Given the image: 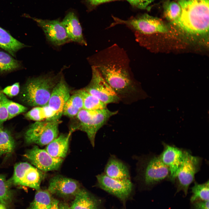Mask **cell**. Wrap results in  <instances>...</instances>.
<instances>
[{"label":"cell","instance_id":"1","mask_svg":"<svg viewBox=\"0 0 209 209\" xmlns=\"http://www.w3.org/2000/svg\"><path fill=\"white\" fill-rule=\"evenodd\" d=\"M92 66L118 94L126 93L135 82L126 51L116 44L98 52L92 58Z\"/></svg>","mask_w":209,"mask_h":209},{"label":"cell","instance_id":"2","mask_svg":"<svg viewBox=\"0 0 209 209\" xmlns=\"http://www.w3.org/2000/svg\"><path fill=\"white\" fill-rule=\"evenodd\" d=\"M181 8L179 18L171 23L184 32L203 35L209 30V0H178Z\"/></svg>","mask_w":209,"mask_h":209},{"label":"cell","instance_id":"3","mask_svg":"<svg viewBox=\"0 0 209 209\" xmlns=\"http://www.w3.org/2000/svg\"><path fill=\"white\" fill-rule=\"evenodd\" d=\"M136 161V174L134 180L146 187H152L163 181H170V174L168 168L160 159L158 155L150 153L133 156Z\"/></svg>","mask_w":209,"mask_h":209},{"label":"cell","instance_id":"4","mask_svg":"<svg viewBox=\"0 0 209 209\" xmlns=\"http://www.w3.org/2000/svg\"><path fill=\"white\" fill-rule=\"evenodd\" d=\"M57 82L55 76L49 75L30 78L23 88L21 100L31 106L45 105Z\"/></svg>","mask_w":209,"mask_h":209},{"label":"cell","instance_id":"5","mask_svg":"<svg viewBox=\"0 0 209 209\" xmlns=\"http://www.w3.org/2000/svg\"><path fill=\"white\" fill-rule=\"evenodd\" d=\"M117 111H111L107 108L97 110H81L76 116L78 125L72 128L85 132L92 147L95 145V138L98 130L105 125L110 118L116 114Z\"/></svg>","mask_w":209,"mask_h":209},{"label":"cell","instance_id":"6","mask_svg":"<svg viewBox=\"0 0 209 209\" xmlns=\"http://www.w3.org/2000/svg\"><path fill=\"white\" fill-rule=\"evenodd\" d=\"M112 17L114 21L108 28L117 25H123L131 30L135 36L149 35L158 33H165L168 31L167 27L161 19L147 14L132 16L126 20L113 16Z\"/></svg>","mask_w":209,"mask_h":209},{"label":"cell","instance_id":"7","mask_svg":"<svg viewBox=\"0 0 209 209\" xmlns=\"http://www.w3.org/2000/svg\"><path fill=\"white\" fill-rule=\"evenodd\" d=\"M59 120L35 122L26 131L24 139L28 144L47 145L58 136Z\"/></svg>","mask_w":209,"mask_h":209},{"label":"cell","instance_id":"8","mask_svg":"<svg viewBox=\"0 0 209 209\" xmlns=\"http://www.w3.org/2000/svg\"><path fill=\"white\" fill-rule=\"evenodd\" d=\"M43 172L28 162L19 163L15 165L13 175L8 181L11 185L25 186L37 190L45 176Z\"/></svg>","mask_w":209,"mask_h":209},{"label":"cell","instance_id":"9","mask_svg":"<svg viewBox=\"0 0 209 209\" xmlns=\"http://www.w3.org/2000/svg\"><path fill=\"white\" fill-rule=\"evenodd\" d=\"M202 158L193 156L186 150L183 163L177 172L173 183H176L177 191H182L186 195L190 185L194 181L195 175L200 170Z\"/></svg>","mask_w":209,"mask_h":209},{"label":"cell","instance_id":"10","mask_svg":"<svg viewBox=\"0 0 209 209\" xmlns=\"http://www.w3.org/2000/svg\"><path fill=\"white\" fill-rule=\"evenodd\" d=\"M96 177L97 186L122 201L127 200L132 193L134 185L131 179H116L108 176L103 172Z\"/></svg>","mask_w":209,"mask_h":209},{"label":"cell","instance_id":"11","mask_svg":"<svg viewBox=\"0 0 209 209\" xmlns=\"http://www.w3.org/2000/svg\"><path fill=\"white\" fill-rule=\"evenodd\" d=\"M91 68V80L84 89L106 105L119 102L120 99L113 89L95 67L92 66Z\"/></svg>","mask_w":209,"mask_h":209},{"label":"cell","instance_id":"12","mask_svg":"<svg viewBox=\"0 0 209 209\" xmlns=\"http://www.w3.org/2000/svg\"><path fill=\"white\" fill-rule=\"evenodd\" d=\"M24 156L36 168L43 172L58 170L63 161L62 158L53 157L45 149H40L36 145L26 151Z\"/></svg>","mask_w":209,"mask_h":209},{"label":"cell","instance_id":"13","mask_svg":"<svg viewBox=\"0 0 209 209\" xmlns=\"http://www.w3.org/2000/svg\"><path fill=\"white\" fill-rule=\"evenodd\" d=\"M26 16L36 22L43 30L47 40L53 45L60 46L70 42L61 21L58 19H43Z\"/></svg>","mask_w":209,"mask_h":209},{"label":"cell","instance_id":"14","mask_svg":"<svg viewBox=\"0 0 209 209\" xmlns=\"http://www.w3.org/2000/svg\"><path fill=\"white\" fill-rule=\"evenodd\" d=\"M162 144L163 149L158 157L168 169L170 174V181L173 183L176 175L184 161L186 150L164 142Z\"/></svg>","mask_w":209,"mask_h":209},{"label":"cell","instance_id":"15","mask_svg":"<svg viewBox=\"0 0 209 209\" xmlns=\"http://www.w3.org/2000/svg\"><path fill=\"white\" fill-rule=\"evenodd\" d=\"M82 188L80 184L77 181L61 175H57L50 179L47 190L51 195L67 198L74 197Z\"/></svg>","mask_w":209,"mask_h":209},{"label":"cell","instance_id":"16","mask_svg":"<svg viewBox=\"0 0 209 209\" xmlns=\"http://www.w3.org/2000/svg\"><path fill=\"white\" fill-rule=\"evenodd\" d=\"M70 96L69 88L62 76L55 86L47 104L55 112L56 120H59L62 115L64 106Z\"/></svg>","mask_w":209,"mask_h":209},{"label":"cell","instance_id":"17","mask_svg":"<svg viewBox=\"0 0 209 209\" xmlns=\"http://www.w3.org/2000/svg\"><path fill=\"white\" fill-rule=\"evenodd\" d=\"M103 173L108 176L116 179H131L129 165L113 154L110 156Z\"/></svg>","mask_w":209,"mask_h":209},{"label":"cell","instance_id":"18","mask_svg":"<svg viewBox=\"0 0 209 209\" xmlns=\"http://www.w3.org/2000/svg\"><path fill=\"white\" fill-rule=\"evenodd\" d=\"M61 22L70 41L83 45H87L79 21L74 12H69Z\"/></svg>","mask_w":209,"mask_h":209},{"label":"cell","instance_id":"19","mask_svg":"<svg viewBox=\"0 0 209 209\" xmlns=\"http://www.w3.org/2000/svg\"><path fill=\"white\" fill-rule=\"evenodd\" d=\"M74 131L71 128L68 134L58 136L47 145L45 150L53 157L64 158L68 152L70 137Z\"/></svg>","mask_w":209,"mask_h":209},{"label":"cell","instance_id":"20","mask_svg":"<svg viewBox=\"0 0 209 209\" xmlns=\"http://www.w3.org/2000/svg\"><path fill=\"white\" fill-rule=\"evenodd\" d=\"M98 200L85 189L82 188L74 197L71 209H99Z\"/></svg>","mask_w":209,"mask_h":209},{"label":"cell","instance_id":"21","mask_svg":"<svg viewBox=\"0 0 209 209\" xmlns=\"http://www.w3.org/2000/svg\"><path fill=\"white\" fill-rule=\"evenodd\" d=\"M26 46L0 27V48L15 57L16 53Z\"/></svg>","mask_w":209,"mask_h":209},{"label":"cell","instance_id":"22","mask_svg":"<svg viewBox=\"0 0 209 209\" xmlns=\"http://www.w3.org/2000/svg\"><path fill=\"white\" fill-rule=\"evenodd\" d=\"M55 114V112L47 104L33 108L27 112L25 116L28 119L37 122L56 120Z\"/></svg>","mask_w":209,"mask_h":209},{"label":"cell","instance_id":"23","mask_svg":"<svg viewBox=\"0 0 209 209\" xmlns=\"http://www.w3.org/2000/svg\"><path fill=\"white\" fill-rule=\"evenodd\" d=\"M51 195L47 190L40 189L37 190L33 201L27 209H47L52 201Z\"/></svg>","mask_w":209,"mask_h":209},{"label":"cell","instance_id":"24","mask_svg":"<svg viewBox=\"0 0 209 209\" xmlns=\"http://www.w3.org/2000/svg\"><path fill=\"white\" fill-rule=\"evenodd\" d=\"M11 185L5 176L0 174V203L9 209L13 199Z\"/></svg>","mask_w":209,"mask_h":209},{"label":"cell","instance_id":"25","mask_svg":"<svg viewBox=\"0 0 209 209\" xmlns=\"http://www.w3.org/2000/svg\"><path fill=\"white\" fill-rule=\"evenodd\" d=\"M82 96L83 100V109L87 110L102 109L107 107V105L96 97L83 89L77 91Z\"/></svg>","mask_w":209,"mask_h":209},{"label":"cell","instance_id":"26","mask_svg":"<svg viewBox=\"0 0 209 209\" xmlns=\"http://www.w3.org/2000/svg\"><path fill=\"white\" fill-rule=\"evenodd\" d=\"M15 147V141L10 133L0 128V156L12 152Z\"/></svg>","mask_w":209,"mask_h":209},{"label":"cell","instance_id":"27","mask_svg":"<svg viewBox=\"0 0 209 209\" xmlns=\"http://www.w3.org/2000/svg\"><path fill=\"white\" fill-rule=\"evenodd\" d=\"M209 184L208 180L202 184L194 181V185L191 188L192 193L190 199L191 203L197 200L209 201Z\"/></svg>","mask_w":209,"mask_h":209},{"label":"cell","instance_id":"28","mask_svg":"<svg viewBox=\"0 0 209 209\" xmlns=\"http://www.w3.org/2000/svg\"><path fill=\"white\" fill-rule=\"evenodd\" d=\"M19 62L10 55L0 51V73H5L16 70L21 67Z\"/></svg>","mask_w":209,"mask_h":209},{"label":"cell","instance_id":"29","mask_svg":"<svg viewBox=\"0 0 209 209\" xmlns=\"http://www.w3.org/2000/svg\"><path fill=\"white\" fill-rule=\"evenodd\" d=\"M164 7V16L171 23L176 20L180 16L181 8L177 2L166 1Z\"/></svg>","mask_w":209,"mask_h":209},{"label":"cell","instance_id":"30","mask_svg":"<svg viewBox=\"0 0 209 209\" xmlns=\"http://www.w3.org/2000/svg\"><path fill=\"white\" fill-rule=\"evenodd\" d=\"M5 105L8 113V120L25 112L27 109L26 107L8 98L6 100Z\"/></svg>","mask_w":209,"mask_h":209},{"label":"cell","instance_id":"31","mask_svg":"<svg viewBox=\"0 0 209 209\" xmlns=\"http://www.w3.org/2000/svg\"><path fill=\"white\" fill-rule=\"evenodd\" d=\"M7 99L5 95L0 91V128H2L3 123L8 119V113L5 105Z\"/></svg>","mask_w":209,"mask_h":209},{"label":"cell","instance_id":"32","mask_svg":"<svg viewBox=\"0 0 209 209\" xmlns=\"http://www.w3.org/2000/svg\"><path fill=\"white\" fill-rule=\"evenodd\" d=\"M67 101L74 107L80 110L83 109V98L78 91L70 96Z\"/></svg>","mask_w":209,"mask_h":209},{"label":"cell","instance_id":"33","mask_svg":"<svg viewBox=\"0 0 209 209\" xmlns=\"http://www.w3.org/2000/svg\"><path fill=\"white\" fill-rule=\"evenodd\" d=\"M80 110L73 106L67 101L64 105L62 111V114L70 118L76 116Z\"/></svg>","mask_w":209,"mask_h":209},{"label":"cell","instance_id":"34","mask_svg":"<svg viewBox=\"0 0 209 209\" xmlns=\"http://www.w3.org/2000/svg\"><path fill=\"white\" fill-rule=\"evenodd\" d=\"M20 85L19 82H16L12 85L7 87L3 90L2 92L8 96L12 97L19 93Z\"/></svg>","mask_w":209,"mask_h":209},{"label":"cell","instance_id":"35","mask_svg":"<svg viewBox=\"0 0 209 209\" xmlns=\"http://www.w3.org/2000/svg\"><path fill=\"white\" fill-rule=\"evenodd\" d=\"M133 7L140 9H146L155 0H126Z\"/></svg>","mask_w":209,"mask_h":209},{"label":"cell","instance_id":"36","mask_svg":"<svg viewBox=\"0 0 209 209\" xmlns=\"http://www.w3.org/2000/svg\"><path fill=\"white\" fill-rule=\"evenodd\" d=\"M120 0H85L89 9L90 10L104 3Z\"/></svg>","mask_w":209,"mask_h":209},{"label":"cell","instance_id":"37","mask_svg":"<svg viewBox=\"0 0 209 209\" xmlns=\"http://www.w3.org/2000/svg\"><path fill=\"white\" fill-rule=\"evenodd\" d=\"M193 203L194 209H209V201L197 200Z\"/></svg>","mask_w":209,"mask_h":209},{"label":"cell","instance_id":"38","mask_svg":"<svg viewBox=\"0 0 209 209\" xmlns=\"http://www.w3.org/2000/svg\"><path fill=\"white\" fill-rule=\"evenodd\" d=\"M59 202L57 200L53 199L51 203L47 209H59Z\"/></svg>","mask_w":209,"mask_h":209},{"label":"cell","instance_id":"39","mask_svg":"<svg viewBox=\"0 0 209 209\" xmlns=\"http://www.w3.org/2000/svg\"><path fill=\"white\" fill-rule=\"evenodd\" d=\"M59 209H71L70 206L64 203H60L59 205Z\"/></svg>","mask_w":209,"mask_h":209},{"label":"cell","instance_id":"40","mask_svg":"<svg viewBox=\"0 0 209 209\" xmlns=\"http://www.w3.org/2000/svg\"><path fill=\"white\" fill-rule=\"evenodd\" d=\"M0 209H7L3 205L0 203Z\"/></svg>","mask_w":209,"mask_h":209},{"label":"cell","instance_id":"41","mask_svg":"<svg viewBox=\"0 0 209 209\" xmlns=\"http://www.w3.org/2000/svg\"><path fill=\"white\" fill-rule=\"evenodd\" d=\"M169 0H166V1H169Z\"/></svg>","mask_w":209,"mask_h":209}]
</instances>
